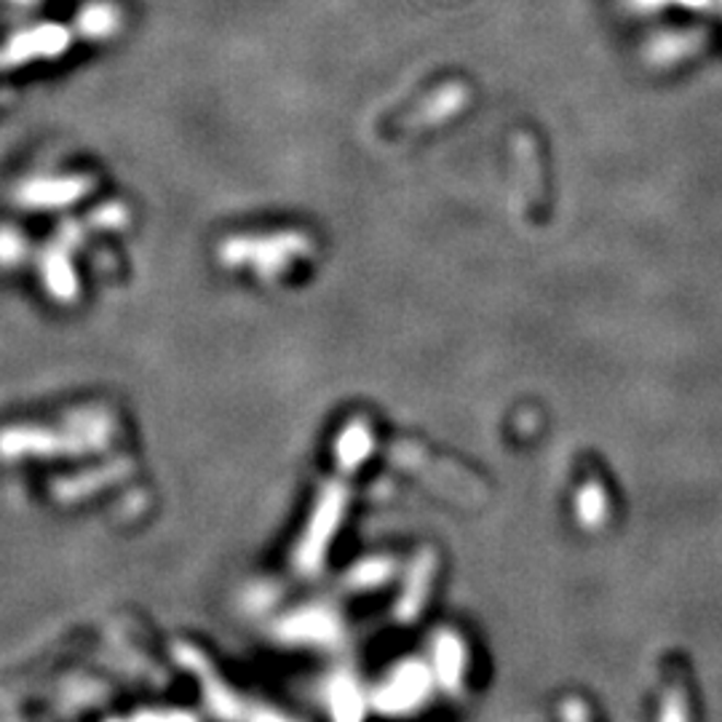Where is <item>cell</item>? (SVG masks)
<instances>
[{"mask_svg": "<svg viewBox=\"0 0 722 722\" xmlns=\"http://www.w3.org/2000/svg\"><path fill=\"white\" fill-rule=\"evenodd\" d=\"M468 674V648L457 631H442L433 642V679L450 696H461Z\"/></svg>", "mask_w": 722, "mask_h": 722, "instance_id": "1", "label": "cell"}, {"mask_svg": "<svg viewBox=\"0 0 722 722\" xmlns=\"http://www.w3.org/2000/svg\"><path fill=\"white\" fill-rule=\"evenodd\" d=\"M610 511H613L610 492H607V487L602 485V481L589 479L575 490L573 514L578 527L586 529V533H599V529H605L607 522H610Z\"/></svg>", "mask_w": 722, "mask_h": 722, "instance_id": "2", "label": "cell"}, {"mask_svg": "<svg viewBox=\"0 0 722 722\" xmlns=\"http://www.w3.org/2000/svg\"><path fill=\"white\" fill-rule=\"evenodd\" d=\"M433 575H436V554L423 551L420 554L418 562H415L412 575H409L407 594H405V599H401V616L415 618L420 610H423L426 599H429V589H431Z\"/></svg>", "mask_w": 722, "mask_h": 722, "instance_id": "3", "label": "cell"}, {"mask_svg": "<svg viewBox=\"0 0 722 722\" xmlns=\"http://www.w3.org/2000/svg\"><path fill=\"white\" fill-rule=\"evenodd\" d=\"M659 722H694L688 690L683 685H666L659 703Z\"/></svg>", "mask_w": 722, "mask_h": 722, "instance_id": "4", "label": "cell"}, {"mask_svg": "<svg viewBox=\"0 0 722 722\" xmlns=\"http://www.w3.org/2000/svg\"><path fill=\"white\" fill-rule=\"evenodd\" d=\"M559 722H592V709L583 698L570 696L559 703Z\"/></svg>", "mask_w": 722, "mask_h": 722, "instance_id": "5", "label": "cell"}]
</instances>
